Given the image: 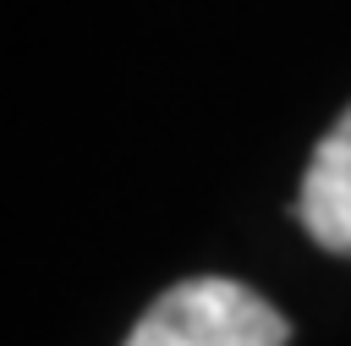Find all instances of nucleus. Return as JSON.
I'll return each mask as SVG.
<instances>
[{"label": "nucleus", "instance_id": "nucleus-1", "mask_svg": "<svg viewBox=\"0 0 351 346\" xmlns=\"http://www.w3.org/2000/svg\"><path fill=\"white\" fill-rule=\"evenodd\" d=\"M291 324L274 302L230 275H197L159 291L121 346H285Z\"/></svg>", "mask_w": 351, "mask_h": 346}, {"label": "nucleus", "instance_id": "nucleus-2", "mask_svg": "<svg viewBox=\"0 0 351 346\" xmlns=\"http://www.w3.org/2000/svg\"><path fill=\"white\" fill-rule=\"evenodd\" d=\"M296 220L318 247L351 258V104L318 137V148L307 159V176L296 192Z\"/></svg>", "mask_w": 351, "mask_h": 346}]
</instances>
